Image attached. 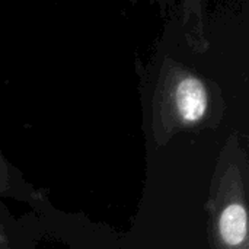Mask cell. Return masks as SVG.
Masks as SVG:
<instances>
[{"label": "cell", "instance_id": "obj_1", "mask_svg": "<svg viewBox=\"0 0 249 249\" xmlns=\"http://www.w3.org/2000/svg\"><path fill=\"white\" fill-rule=\"evenodd\" d=\"M207 212L212 249H249L248 160L235 139L219 158Z\"/></svg>", "mask_w": 249, "mask_h": 249}, {"label": "cell", "instance_id": "obj_2", "mask_svg": "<svg viewBox=\"0 0 249 249\" xmlns=\"http://www.w3.org/2000/svg\"><path fill=\"white\" fill-rule=\"evenodd\" d=\"M210 92L206 82L191 69L165 60L155 89L152 120L158 143L174 134L198 127L207 117Z\"/></svg>", "mask_w": 249, "mask_h": 249}, {"label": "cell", "instance_id": "obj_3", "mask_svg": "<svg viewBox=\"0 0 249 249\" xmlns=\"http://www.w3.org/2000/svg\"><path fill=\"white\" fill-rule=\"evenodd\" d=\"M9 184H10V175L7 172V163L0 153V194L6 193V190L9 188Z\"/></svg>", "mask_w": 249, "mask_h": 249}, {"label": "cell", "instance_id": "obj_4", "mask_svg": "<svg viewBox=\"0 0 249 249\" xmlns=\"http://www.w3.org/2000/svg\"><path fill=\"white\" fill-rule=\"evenodd\" d=\"M0 249H10L9 248V244H7V239L1 231V226H0Z\"/></svg>", "mask_w": 249, "mask_h": 249}]
</instances>
